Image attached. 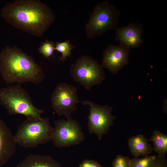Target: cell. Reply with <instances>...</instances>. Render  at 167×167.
Wrapping results in <instances>:
<instances>
[{
  "instance_id": "obj_1",
  "label": "cell",
  "mask_w": 167,
  "mask_h": 167,
  "mask_svg": "<svg viewBox=\"0 0 167 167\" xmlns=\"http://www.w3.org/2000/svg\"><path fill=\"white\" fill-rule=\"evenodd\" d=\"M1 16L15 27L39 36L56 19L50 8L38 0H16L7 3L2 8Z\"/></svg>"
},
{
  "instance_id": "obj_2",
  "label": "cell",
  "mask_w": 167,
  "mask_h": 167,
  "mask_svg": "<svg viewBox=\"0 0 167 167\" xmlns=\"http://www.w3.org/2000/svg\"><path fill=\"white\" fill-rule=\"evenodd\" d=\"M0 71L7 84L41 83L45 77L40 66L20 49L8 46L0 53Z\"/></svg>"
},
{
  "instance_id": "obj_3",
  "label": "cell",
  "mask_w": 167,
  "mask_h": 167,
  "mask_svg": "<svg viewBox=\"0 0 167 167\" xmlns=\"http://www.w3.org/2000/svg\"><path fill=\"white\" fill-rule=\"evenodd\" d=\"M0 104L9 115L21 114L28 119H41L44 112L34 105L29 94L19 84L0 89Z\"/></svg>"
},
{
  "instance_id": "obj_4",
  "label": "cell",
  "mask_w": 167,
  "mask_h": 167,
  "mask_svg": "<svg viewBox=\"0 0 167 167\" xmlns=\"http://www.w3.org/2000/svg\"><path fill=\"white\" fill-rule=\"evenodd\" d=\"M53 132L48 117L27 119L18 127L14 137L20 146L32 148L51 141Z\"/></svg>"
},
{
  "instance_id": "obj_5",
  "label": "cell",
  "mask_w": 167,
  "mask_h": 167,
  "mask_svg": "<svg viewBox=\"0 0 167 167\" xmlns=\"http://www.w3.org/2000/svg\"><path fill=\"white\" fill-rule=\"evenodd\" d=\"M120 14L116 6L107 1L96 4L92 12L89 13V19L85 26L86 36L94 38L116 29Z\"/></svg>"
},
{
  "instance_id": "obj_6",
  "label": "cell",
  "mask_w": 167,
  "mask_h": 167,
  "mask_svg": "<svg viewBox=\"0 0 167 167\" xmlns=\"http://www.w3.org/2000/svg\"><path fill=\"white\" fill-rule=\"evenodd\" d=\"M70 73L75 81L89 91L94 86L101 84L105 79L103 67L91 56L83 55L72 64Z\"/></svg>"
},
{
  "instance_id": "obj_7",
  "label": "cell",
  "mask_w": 167,
  "mask_h": 167,
  "mask_svg": "<svg viewBox=\"0 0 167 167\" xmlns=\"http://www.w3.org/2000/svg\"><path fill=\"white\" fill-rule=\"evenodd\" d=\"M54 126L51 140L58 148L79 144L84 139V135L79 123L71 117L54 121Z\"/></svg>"
},
{
  "instance_id": "obj_8",
  "label": "cell",
  "mask_w": 167,
  "mask_h": 167,
  "mask_svg": "<svg viewBox=\"0 0 167 167\" xmlns=\"http://www.w3.org/2000/svg\"><path fill=\"white\" fill-rule=\"evenodd\" d=\"M84 105H89V113L88 117V128L90 133H94L101 140L107 134L114 124L117 117L112 113L113 108L107 105H101L90 100L79 101Z\"/></svg>"
},
{
  "instance_id": "obj_9",
  "label": "cell",
  "mask_w": 167,
  "mask_h": 167,
  "mask_svg": "<svg viewBox=\"0 0 167 167\" xmlns=\"http://www.w3.org/2000/svg\"><path fill=\"white\" fill-rule=\"evenodd\" d=\"M50 101L52 108L58 115L68 118L77 108L79 101L77 88L70 84L60 83L53 91Z\"/></svg>"
},
{
  "instance_id": "obj_10",
  "label": "cell",
  "mask_w": 167,
  "mask_h": 167,
  "mask_svg": "<svg viewBox=\"0 0 167 167\" xmlns=\"http://www.w3.org/2000/svg\"><path fill=\"white\" fill-rule=\"evenodd\" d=\"M130 49L121 45H110L103 52L101 66L116 74L128 64Z\"/></svg>"
},
{
  "instance_id": "obj_11",
  "label": "cell",
  "mask_w": 167,
  "mask_h": 167,
  "mask_svg": "<svg viewBox=\"0 0 167 167\" xmlns=\"http://www.w3.org/2000/svg\"><path fill=\"white\" fill-rule=\"evenodd\" d=\"M144 31L142 24L131 22L126 26L116 28L115 39L120 45L130 49L138 48L143 42L142 36Z\"/></svg>"
},
{
  "instance_id": "obj_12",
  "label": "cell",
  "mask_w": 167,
  "mask_h": 167,
  "mask_svg": "<svg viewBox=\"0 0 167 167\" xmlns=\"http://www.w3.org/2000/svg\"><path fill=\"white\" fill-rule=\"evenodd\" d=\"M16 144L11 130L0 119V166L6 164L15 153Z\"/></svg>"
},
{
  "instance_id": "obj_13",
  "label": "cell",
  "mask_w": 167,
  "mask_h": 167,
  "mask_svg": "<svg viewBox=\"0 0 167 167\" xmlns=\"http://www.w3.org/2000/svg\"><path fill=\"white\" fill-rule=\"evenodd\" d=\"M148 139L143 135L132 137L128 139V144L132 155L135 157L147 156L151 154L153 148Z\"/></svg>"
},
{
  "instance_id": "obj_14",
  "label": "cell",
  "mask_w": 167,
  "mask_h": 167,
  "mask_svg": "<svg viewBox=\"0 0 167 167\" xmlns=\"http://www.w3.org/2000/svg\"><path fill=\"white\" fill-rule=\"evenodd\" d=\"M59 163L49 156L30 154L17 167H61Z\"/></svg>"
},
{
  "instance_id": "obj_15",
  "label": "cell",
  "mask_w": 167,
  "mask_h": 167,
  "mask_svg": "<svg viewBox=\"0 0 167 167\" xmlns=\"http://www.w3.org/2000/svg\"><path fill=\"white\" fill-rule=\"evenodd\" d=\"M153 143V150L159 155H165L167 153V135L155 130L148 139Z\"/></svg>"
},
{
  "instance_id": "obj_16",
  "label": "cell",
  "mask_w": 167,
  "mask_h": 167,
  "mask_svg": "<svg viewBox=\"0 0 167 167\" xmlns=\"http://www.w3.org/2000/svg\"><path fill=\"white\" fill-rule=\"evenodd\" d=\"M54 46L55 50L62 53V56L58 59L62 62H64L66 60L67 57H71V51L75 47L74 45L70 43L69 40L61 42H56Z\"/></svg>"
},
{
  "instance_id": "obj_17",
  "label": "cell",
  "mask_w": 167,
  "mask_h": 167,
  "mask_svg": "<svg viewBox=\"0 0 167 167\" xmlns=\"http://www.w3.org/2000/svg\"><path fill=\"white\" fill-rule=\"evenodd\" d=\"M156 156H145L142 158L134 157L131 159V167H152Z\"/></svg>"
},
{
  "instance_id": "obj_18",
  "label": "cell",
  "mask_w": 167,
  "mask_h": 167,
  "mask_svg": "<svg viewBox=\"0 0 167 167\" xmlns=\"http://www.w3.org/2000/svg\"><path fill=\"white\" fill-rule=\"evenodd\" d=\"M39 46V53L41 54L46 58L54 56L55 49L54 43L52 41H50L47 40L41 43Z\"/></svg>"
},
{
  "instance_id": "obj_19",
  "label": "cell",
  "mask_w": 167,
  "mask_h": 167,
  "mask_svg": "<svg viewBox=\"0 0 167 167\" xmlns=\"http://www.w3.org/2000/svg\"><path fill=\"white\" fill-rule=\"evenodd\" d=\"M113 167H131V159L129 157L118 155L112 162Z\"/></svg>"
},
{
  "instance_id": "obj_20",
  "label": "cell",
  "mask_w": 167,
  "mask_h": 167,
  "mask_svg": "<svg viewBox=\"0 0 167 167\" xmlns=\"http://www.w3.org/2000/svg\"><path fill=\"white\" fill-rule=\"evenodd\" d=\"M152 167H167V159L165 155L156 156Z\"/></svg>"
},
{
  "instance_id": "obj_21",
  "label": "cell",
  "mask_w": 167,
  "mask_h": 167,
  "mask_svg": "<svg viewBox=\"0 0 167 167\" xmlns=\"http://www.w3.org/2000/svg\"><path fill=\"white\" fill-rule=\"evenodd\" d=\"M79 167H103L96 161L88 159L83 160L79 165Z\"/></svg>"
}]
</instances>
